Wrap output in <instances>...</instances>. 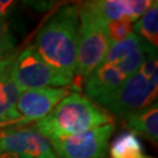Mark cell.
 Here are the masks:
<instances>
[{
    "instance_id": "obj_1",
    "label": "cell",
    "mask_w": 158,
    "mask_h": 158,
    "mask_svg": "<svg viewBox=\"0 0 158 158\" xmlns=\"http://www.w3.org/2000/svg\"><path fill=\"white\" fill-rule=\"evenodd\" d=\"M153 52L156 48L148 45L136 33L111 44L102 62L83 80L85 95L102 107Z\"/></svg>"
},
{
    "instance_id": "obj_2",
    "label": "cell",
    "mask_w": 158,
    "mask_h": 158,
    "mask_svg": "<svg viewBox=\"0 0 158 158\" xmlns=\"http://www.w3.org/2000/svg\"><path fill=\"white\" fill-rule=\"evenodd\" d=\"M77 44L79 7L66 6L42 26L33 47L48 64L76 80Z\"/></svg>"
},
{
    "instance_id": "obj_3",
    "label": "cell",
    "mask_w": 158,
    "mask_h": 158,
    "mask_svg": "<svg viewBox=\"0 0 158 158\" xmlns=\"http://www.w3.org/2000/svg\"><path fill=\"white\" fill-rule=\"evenodd\" d=\"M114 123L111 115L88 97L73 91L34 128L49 142L67 138L104 124Z\"/></svg>"
},
{
    "instance_id": "obj_4",
    "label": "cell",
    "mask_w": 158,
    "mask_h": 158,
    "mask_svg": "<svg viewBox=\"0 0 158 158\" xmlns=\"http://www.w3.org/2000/svg\"><path fill=\"white\" fill-rule=\"evenodd\" d=\"M157 51L150 54L139 69L127 79L102 108L110 115L124 119L128 115L157 102Z\"/></svg>"
},
{
    "instance_id": "obj_5",
    "label": "cell",
    "mask_w": 158,
    "mask_h": 158,
    "mask_svg": "<svg viewBox=\"0 0 158 158\" xmlns=\"http://www.w3.org/2000/svg\"><path fill=\"white\" fill-rule=\"evenodd\" d=\"M106 21L83 4L79 8V44L76 59V82L83 80L102 62L111 45Z\"/></svg>"
},
{
    "instance_id": "obj_6",
    "label": "cell",
    "mask_w": 158,
    "mask_h": 158,
    "mask_svg": "<svg viewBox=\"0 0 158 158\" xmlns=\"http://www.w3.org/2000/svg\"><path fill=\"white\" fill-rule=\"evenodd\" d=\"M12 79L21 91L39 88H67L80 90L75 76L52 67L28 46L17 55L12 67Z\"/></svg>"
},
{
    "instance_id": "obj_7",
    "label": "cell",
    "mask_w": 158,
    "mask_h": 158,
    "mask_svg": "<svg viewBox=\"0 0 158 158\" xmlns=\"http://www.w3.org/2000/svg\"><path fill=\"white\" fill-rule=\"evenodd\" d=\"M114 130V123L101 125L67 138L52 141V149L59 158H104Z\"/></svg>"
},
{
    "instance_id": "obj_8",
    "label": "cell",
    "mask_w": 158,
    "mask_h": 158,
    "mask_svg": "<svg viewBox=\"0 0 158 158\" xmlns=\"http://www.w3.org/2000/svg\"><path fill=\"white\" fill-rule=\"evenodd\" d=\"M52 151L51 142L34 127L15 125L0 129V153L10 152L38 158Z\"/></svg>"
},
{
    "instance_id": "obj_9",
    "label": "cell",
    "mask_w": 158,
    "mask_h": 158,
    "mask_svg": "<svg viewBox=\"0 0 158 158\" xmlns=\"http://www.w3.org/2000/svg\"><path fill=\"white\" fill-rule=\"evenodd\" d=\"M70 94L69 88H39L20 93L17 110L23 119V124L38 122L54 110L60 102Z\"/></svg>"
},
{
    "instance_id": "obj_10",
    "label": "cell",
    "mask_w": 158,
    "mask_h": 158,
    "mask_svg": "<svg viewBox=\"0 0 158 158\" xmlns=\"http://www.w3.org/2000/svg\"><path fill=\"white\" fill-rule=\"evenodd\" d=\"M18 54L19 52L15 51L0 63V129L25 125L17 110V102L21 90L12 79V67Z\"/></svg>"
},
{
    "instance_id": "obj_11",
    "label": "cell",
    "mask_w": 158,
    "mask_h": 158,
    "mask_svg": "<svg viewBox=\"0 0 158 158\" xmlns=\"http://www.w3.org/2000/svg\"><path fill=\"white\" fill-rule=\"evenodd\" d=\"M151 0H94L85 5L106 23L130 20L136 23L152 5Z\"/></svg>"
},
{
    "instance_id": "obj_12",
    "label": "cell",
    "mask_w": 158,
    "mask_h": 158,
    "mask_svg": "<svg viewBox=\"0 0 158 158\" xmlns=\"http://www.w3.org/2000/svg\"><path fill=\"white\" fill-rule=\"evenodd\" d=\"M125 123L136 135L139 134L152 143L158 141V106L157 102L125 117Z\"/></svg>"
},
{
    "instance_id": "obj_13",
    "label": "cell",
    "mask_w": 158,
    "mask_h": 158,
    "mask_svg": "<svg viewBox=\"0 0 158 158\" xmlns=\"http://www.w3.org/2000/svg\"><path fill=\"white\" fill-rule=\"evenodd\" d=\"M110 158H151L149 157L138 135L132 131L119 134L111 143Z\"/></svg>"
},
{
    "instance_id": "obj_14",
    "label": "cell",
    "mask_w": 158,
    "mask_h": 158,
    "mask_svg": "<svg viewBox=\"0 0 158 158\" xmlns=\"http://www.w3.org/2000/svg\"><path fill=\"white\" fill-rule=\"evenodd\" d=\"M157 49L158 46V2L153 1L147 12L134 23V33Z\"/></svg>"
},
{
    "instance_id": "obj_15",
    "label": "cell",
    "mask_w": 158,
    "mask_h": 158,
    "mask_svg": "<svg viewBox=\"0 0 158 158\" xmlns=\"http://www.w3.org/2000/svg\"><path fill=\"white\" fill-rule=\"evenodd\" d=\"M134 23L130 20H118L106 23L108 38L111 44L119 42L134 33Z\"/></svg>"
},
{
    "instance_id": "obj_16",
    "label": "cell",
    "mask_w": 158,
    "mask_h": 158,
    "mask_svg": "<svg viewBox=\"0 0 158 158\" xmlns=\"http://www.w3.org/2000/svg\"><path fill=\"white\" fill-rule=\"evenodd\" d=\"M15 51H17L15 39L12 35L11 32H8L2 39L0 40V63L5 61L7 57L11 56Z\"/></svg>"
},
{
    "instance_id": "obj_17",
    "label": "cell",
    "mask_w": 158,
    "mask_h": 158,
    "mask_svg": "<svg viewBox=\"0 0 158 158\" xmlns=\"http://www.w3.org/2000/svg\"><path fill=\"white\" fill-rule=\"evenodd\" d=\"M13 7H14V1L0 0V19H6L8 17Z\"/></svg>"
},
{
    "instance_id": "obj_18",
    "label": "cell",
    "mask_w": 158,
    "mask_h": 158,
    "mask_svg": "<svg viewBox=\"0 0 158 158\" xmlns=\"http://www.w3.org/2000/svg\"><path fill=\"white\" fill-rule=\"evenodd\" d=\"M10 32L8 29V23L6 19H0V40Z\"/></svg>"
},
{
    "instance_id": "obj_19",
    "label": "cell",
    "mask_w": 158,
    "mask_h": 158,
    "mask_svg": "<svg viewBox=\"0 0 158 158\" xmlns=\"http://www.w3.org/2000/svg\"><path fill=\"white\" fill-rule=\"evenodd\" d=\"M0 158H32V157L25 156V155H17V153L1 152L0 153Z\"/></svg>"
},
{
    "instance_id": "obj_20",
    "label": "cell",
    "mask_w": 158,
    "mask_h": 158,
    "mask_svg": "<svg viewBox=\"0 0 158 158\" xmlns=\"http://www.w3.org/2000/svg\"><path fill=\"white\" fill-rule=\"evenodd\" d=\"M38 158H59V157L55 156V153L53 152V151H48V152H45L44 155H41Z\"/></svg>"
}]
</instances>
